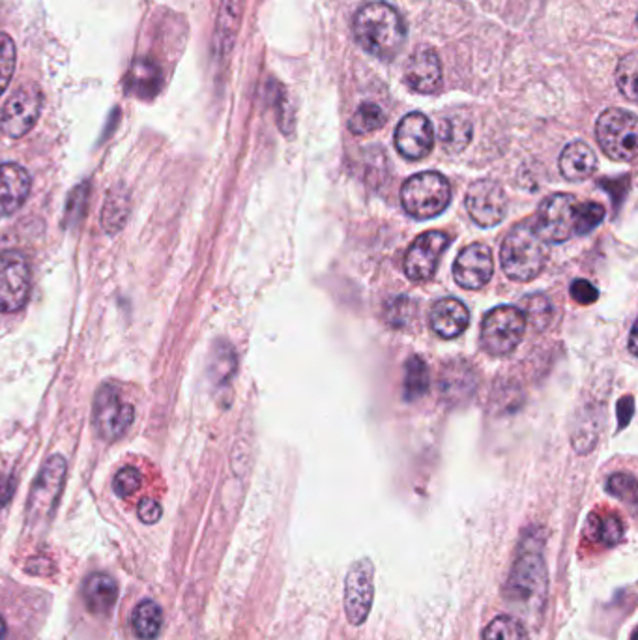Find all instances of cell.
<instances>
[{"instance_id":"6da1fadb","label":"cell","mask_w":638,"mask_h":640,"mask_svg":"<svg viewBox=\"0 0 638 640\" xmlns=\"http://www.w3.org/2000/svg\"><path fill=\"white\" fill-rule=\"evenodd\" d=\"M547 582L549 573L543 554V536L537 532V528H530V532L522 536L504 596L509 603L541 611L547 597Z\"/></svg>"},{"instance_id":"7a4b0ae2","label":"cell","mask_w":638,"mask_h":640,"mask_svg":"<svg viewBox=\"0 0 638 640\" xmlns=\"http://www.w3.org/2000/svg\"><path fill=\"white\" fill-rule=\"evenodd\" d=\"M352 27L358 44L377 59H395L405 47V19L386 2L363 4L354 15Z\"/></svg>"},{"instance_id":"3957f363","label":"cell","mask_w":638,"mask_h":640,"mask_svg":"<svg viewBox=\"0 0 638 640\" xmlns=\"http://www.w3.org/2000/svg\"><path fill=\"white\" fill-rule=\"evenodd\" d=\"M500 259L513 281H530L541 274L549 261L547 240L539 234L534 219L515 225L502 242Z\"/></svg>"},{"instance_id":"277c9868","label":"cell","mask_w":638,"mask_h":640,"mask_svg":"<svg viewBox=\"0 0 638 640\" xmlns=\"http://www.w3.org/2000/svg\"><path fill=\"white\" fill-rule=\"evenodd\" d=\"M401 201L406 214H410L412 218H436L450 204V182L446 176L435 171L410 176L401 190Z\"/></svg>"},{"instance_id":"5b68a950","label":"cell","mask_w":638,"mask_h":640,"mask_svg":"<svg viewBox=\"0 0 638 640\" xmlns=\"http://www.w3.org/2000/svg\"><path fill=\"white\" fill-rule=\"evenodd\" d=\"M637 117L625 109H607L597 118V143L616 161H633L637 156Z\"/></svg>"},{"instance_id":"8992f818","label":"cell","mask_w":638,"mask_h":640,"mask_svg":"<svg viewBox=\"0 0 638 640\" xmlns=\"http://www.w3.org/2000/svg\"><path fill=\"white\" fill-rule=\"evenodd\" d=\"M524 330L526 320L519 307H496L481 322L479 345L491 356H504L521 343Z\"/></svg>"},{"instance_id":"52a82bcc","label":"cell","mask_w":638,"mask_h":640,"mask_svg":"<svg viewBox=\"0 0 638 640\" xmlns=\"http://www.w3.org/2000/svg\"><path fill=\"white\" fill-rule=\"evenodd\" d=\"M42 105L44 96L40 87L34 83H23L2 107L0 131L10 139L27 135L36 126Z\"/></svg>"},{"instance_id":"ba28073f","label":"cell","mask_w":638,"mask_h":640,"mask_svg":"<svg viewBox=\"0 0 638 640\" xmlns=\"http://www.w3.org/2000/svg\"><path fill=\"white\" fill-rule=\"evenodd\" d=\"M577 212L579 201L573 195L554 193L539 206L534 225L547 242L560 244L577 233Z\"/></svg>"},{"instance_id":"9c48e42d","label":"cell","mask_w":638,"mask_h":640,"mask_svg":"<svg viewBox=\"0 0 638 640\" xmlns=\"http://www.w3.org/2000/svg\"><path fill=\"white\" fill-rule=\"evenodd\" d=\"M133 420L135 408L122 399L116 386H102L94 399V425L98 435L107 442H115L122 435H126Z\"/></svg>"},{"instance_id":"30bf717a","label":"cell","mask_w":638,"mask_h":640,"mask_svg":"<svg viewBox=\"0 0 638 640\" xmlns=\"http://www.w3.org/2000/svg\"><path fill=\"white\" fill-rule=\"evenodd\" d=\"M30 298V266L17 251L0 255V313H17Z\"/></svg>"},{"instance_id":"8fae6325","label":"cell","mask_w":638,"mask_h":640,"mask_svg":"<svg viewBox=\"0 0 638 640\" xmlns=\"http://www.w3.org/2000/svg\"><path fill=\"white\" fill-rule=\"evenodd\" d=\"M375 597V568L363 558L348 569L345 581V612L350 626L360 627L369 618Z\"/></svg>"},{"instance_id":"7c38bea8","label":"cell","mask_w":638,"mask_h":640,"mask_svg":"<svg viewBox=\"0 0 638 640\" xmlns=\"http://www.w3.org/2000/svg\"><path fill=\"white\" fill-rule=\"evenodd\" d=\"M66 461L60 455H53L47 459V463L42 466L36 483L32 487L29 500V521L38 523L45 521L51 511L57 506L58 496L64 487L66 478Z\"/></svg>"},{"instance_id":"4fadbf2b","label":"cell","mask_w":638,"mask_h":640,"mask_svg":"<svg viewBox=\"0 0 638 640\" xmlns=\"http://www.w3.org/2000/svg\"><path fill=\"white\" fill-rule=\"evenodd\" d=\"M450 244V238L440 231L418 236L406 251L405 272L412 281H427L435 276L442 253Z\"/></svg>"},{"instance_id":"5bb4252c","label":"cell","mask_w":638,"mask_h":640,"mask_svg":"<svg viewBox=\"0 0 638 640\" xmlns=\"http://www.w3.org/2000/svg\"><path fill=\"white\" fill-rule=\"evenodd\" d=\"M508 208L504 190L493 180H479L466 193V210L481 227L498 225Z\"/></svg>"},{"instance_id":"9a60e30c","label":"cell","mask_w":638,"mask_h":640,"mask_svg":"<svg viewBox=\"0 0 638 640\" xmlns=\"http://www.w3.org/2000/svg\"><path fill=\"white\" fill-rule=\"evenodd\" d=\"M435 145V131L423 113L406 115L395 130V148L406 160L425 158Z\"/></svg>"},{"instance_id":"2e32d148","label":"cell","mask_w":638,"mask_h":640,"mask_svg":"<svg viewBox=\"0 0 638 640\" xmlns=\"http://www.w3.org/2000/svg\"><path fill=\"white\" fill-rule=\"evenodd\" d=\"M493 272V253L483 244L466 246L453 262L455 281L468 291H478L485 287L493 277Z\"/></svg>"},{"instance_id":"e0dca14e","label":"cell","mask_w":638,"mask_h":640,"mask_svg":"<svg viewBox=\"0 0 638 640\" xmlns=\"http://www.w3.org/2000/svg\"><path fill=\"white\" fill-rule=\"evenodd\" d=\"M408 87L420 94H435L442 85V66L433 47H418L405 66Z\"/></svg>"},{"instance_id":"ac0fdd59","label":"cell","mask_w":638,"mask_h":640,"mask_svg":"<svg viewBox=\"0 0 638 640\" xmlns=\"http://www.w3.org/2000/svg\"><path fill=\"white\" fill-rule=\"evenodd\" d=\"M32 180L29 171L17 163L0 165V216H12L29 199Z\"/></svg>"},{"instance_id":"d6986e66","label":"cell","mask_w":638,"mask_h":640,"mask_svg":"<svg viewBox=\"0 0 638 640\" xmlns=\"http://www.w3.org/2000/svg\"><path fill=\"white\" fill-rule=\"evenodd\" d=\"M470 324V311L455 298H444L431 309V328L444 339L463 334Z\"/></svg>"},{"instance_id":"ffe728a7","label":"cell","mask_w":638,"mask_h":640,"mask_svg":"<svg viewBox=\"0 0 638 640\" xmlns=\"http://www.w3.org/2000/svg\"><path fill=\"white\" fill-rule=\"evenodd\" d=\"M126 87L139 100H154L163 87V70L152 59H135L126 79Z\"/></svg>"},{"instance_id":"44dd1931","label":"cell","mask_w":638,"mask_h":640,"mask_svg":"<svg viewBox=\"0 0 638 640\" xmlns=\"http://www.w3.org/2000/svg\"><path fill=\"white\" fill-rule=\"evenodd\" d=\"M83 597L90 614L109 616L118 599V584L105 573H94L83 586Z\"/></svg>"},{"instance_id":"7402d4cb","label":"cell","mask_w":638,"mask_h":640,"mask_svg":"<svg viewBox=\"0 0 638 640\" xmlns=\"http://www.w3.org/2000/svg\"><path fill=\"white\" fill-rule=\"evenodd\" d=\"M597 158L594 150L582 141H573L560 156V171L571 182H580L594 175Z\"/></svg>"},{"instance_id":"603a6c76","label":"cell","mask_w":638,"mask_h":640,"mask_svg":"<svg viewBox=\"0 0 638 640\" xmlns=\"http://www.w3.org/2000/svg\"><path fill=\"white\" fill-rule=\"evenodd\" d=\"M131 627L141 640L158 639L163 627V611L152 599L141 601L135 611L131 612Z\"/></svg>"},{"instance_id":"cb8c5ba5","label":"cell","mask_w":638,"mask_h":640,"mask_svg":"<svg viewBox=\"0 0 638 640\" xmlns=\"http://www.w3.org/2000/svg\"><path fill=\"white\" fill-rule=\"evenodd\" d=\"M242 4H244V0H221L218 32H216V44H218L221 53H229L234 40H236L240 17H242Z\"/></svg>"},{"instance_id":"d4e9b609","label":"cell","mask_w":638,"mask_h":640,"mask_svg":"<svg viewBox=\"0 0 638 640\" xmlns=\"http://www.w3.org/2000/svg\"><path fill=\"white\" fill-rule=\"evenodd\" d=\"M438 137L448 152H461L472 139V126L461 117L446 118L440 122Z\"/></svg>"},{"instance_id":"484cf974","label":"cell","mask_w":638,"mask_h":640,"mask_svg":"<svg viewBox=\"0 0 638 640\" xmlns=\"http://www.w3.org/2000/svg\"><path fill=\"white\" fill-rule=\"evenodd\" d=\"M130 212V197L122 190H115L109 193L105 199L102 212V225L105 231L116 233L124 227L126 218Z\"/></svg>"},{"instance_id":"4316f807","label":"cell","mask_w":638,"mask_h":640,"mask_svg":"<svg viewBox=\"0 0 638 640\" xmlns=\"http://www.w3.org/2000/svg\"><path fill=\"white\" fill-rule=\"evenodd\" d=\"M519 311L526 320V324L532 326V330L541 332L545 330L552 319V306L547 296L543 294H528L521 300Z\"/></svg>"},{"instance_id":"83f0119b","label":"cell","mask_w":638,"mask_h":640,"mask_svg":"<svg viewBox=\"0 0 638 640\" xmlns=\"http://www.w3.org/2000/svg\"><path fill=\"white\" fill-rule=\"evenodd\" d=\"M483 640H530V635L519 618L500 614L483 629Z\"/></svg>"},{"instance_id":"f1b7e54d","label":"cell","mask_w":638,"mask_h":640,"mask_svg":"<svg viewBox=\"0 0 638 640\" xmlns=\"http://www.w3.org/2000/svg\"><path fill=\"white\" fill-rule=\"evenodd\" d=\"M405 397L408 401L412 399H420L425 395V392L429 390V373H427V365L425 362L418 358V356H412L408 362H406L405 371Z\"/></svg>"},{"instance_id":"f546056e","label":"cell","mask_w":638,"mask_h":640,"mask_svg":"<svg viewBox=\"0 0 638 640\" xmlns=\"http://www.w3.org/2000/svg\"><path fill=\"white\" fill-rule=\"evenodd\" d=\"M384 122H386V115L377 103H363L350 120V131L356 135H367L380 130Z\"/></svg>"},{"instance_id":"4dcf8cb0","label":"cell","mask_w":638,"mask_h":640,"mask_svg":"<svg viewBox=\"0 0 638 640\" xmlns=\"http://www.w3.org/2000/svg\"><path fill=\"white\" fill-rule=\"evenodd\" d=\"M637 72L638 59L635 53H629L627 57L620 60L618 70H616V83L627 96V100H631V102L637 100Z\"/></svg>"},{"instance_id":"1f68e13d","label":"cell","mask_w":638,"mask_h":640,"mask_svg":"<svg viewBox=\"0 0 638 640\" xmlns=\"http://www.w3.org/2000/svg\"><path fill=\"white\" fill-rule=\"evenodd\" d=\"M15 62H17V53H15L14 40L8 34L0 32V96L12 83Z\"/></svg>"},{"instance_id":"d6a6232c","label":"cell","mask_w":638,"mask_h":640,"mask_svg":"<svg viewBox=\"0 0 638 640\" xmlns=\"http://www.w3.org/2000/svg\"><path fill=\"white\" fill-rule=\"evenodd\" d=\"M595 539L605 545H616L624 538V524L616 515L595 517Z\"/></svg>"},{"instance_id":"836d02e7","label":"cell","mask_w":638,"mask_h":640,"mask_svg":"<svg viewBox=\"0 0 638 640\" xmlns=\"http://www.w3.org/2000/svg\"><path fill=\"white\" fill-rule=\"evenodd\" d=\"M141 485H143V474L133 466H126L116 474L113 480V491L120 498H128L133 493H137Z\"/></svg>"},{"instance_id":"e575fe53","label":"cell","mask_w":638,"mask_h":640,"mask_svg":"<svg viewBox=\"0 0 638 640\" xmlns=\"http://www.w3.org/2000/svg\"><path fill=\"white\" fill-rule=\"evenodd\" d=\"M605 219V206L599 203H579L577 212V233L586 234Z\"/></svg>"},{"instance_id":"d590c367","label":"cell","mask_w":638,"mask_h":640,"mask_svg":"<svg viewBox=\"0 0 638 640\" xmlns=\"http://www.w3.org/2000/svg\"><path fill=\"white\" fill-rule=\"evenodd\" d=\"M607 489L612 495L629 500V502H635V498H637V481L629 474H614V476H610Z\"/></svg>"},{"instance_id":"8d00e7d4","label":"cell","mask_w":638,"mask_h":640,"mask_svg":"<svg viewBox=\"0 0 638 640\" xmlns=\"http://www.w3.org/2000/svg\"><path fill=\"white\" fill-rule=\"evenodd\" d=\"M571 296L575 302H579L580 306H590L597 302L599 298V292L595 289L594 285L586 279H577L573 285H571Z\"/></svg>"},{"instance_id":"74e56055","label":"cell","mask_w":638,"mask_h":640,"mask_svg":"<svg viewBox=\"0 0 638 640\" xmlns=\"http://www.w3.org/2000/svg\"><path fill=\"white\" fill-rule=\"evenodd\" d=\"M137 513H139L141 523L156 524L160 521L161 515H163V510H161L160 502H158V500L143 498V500H141V504H139V508H137Z\"/></svg>"},{"instance_id":"f35d334b","label":"cell","mask_w":638,"mask_h":640,"mask_svg":"<svg viewBox=\"0 0 638 640\" xmlns=\"http://www.w3.org/2000/svg\"><path fill=\"white\" fill-rule=\"evenodd\" d=\"M633 410H635V399H633L631 395H627V397H624V399L620 401V405H618V422H620V427H627V425H629L631 418H633Z\"/></svg>"},{"instance_id":"ab89813d","label":"cell","mask_w":638,"mask_h":640,"mask_svg":"<svg viewBox=\"0 0 638 640\" xmlns=\"http://www.w3.org/2000/svg\"><path fill=\"white\" fill-rule=\"evenodd\" d=\"M629 349L633 354H637V326H633L631 337H629Z\"/></svg>"},{"instance_id":"60d3db41","label":"cell","mask_w":638,"mask_h":640,"mask_svg":"<svg viewBox=\"0 0 638 640\" xmlns=\"http://www.w3.org/2000/svg\"><path fill=\"white\" fill-rule=\"evenodd\" d=\"M6 633H8V627H6V622H4V618L0 616V640L6 639Z\"/></svg>"}]
</instances>
